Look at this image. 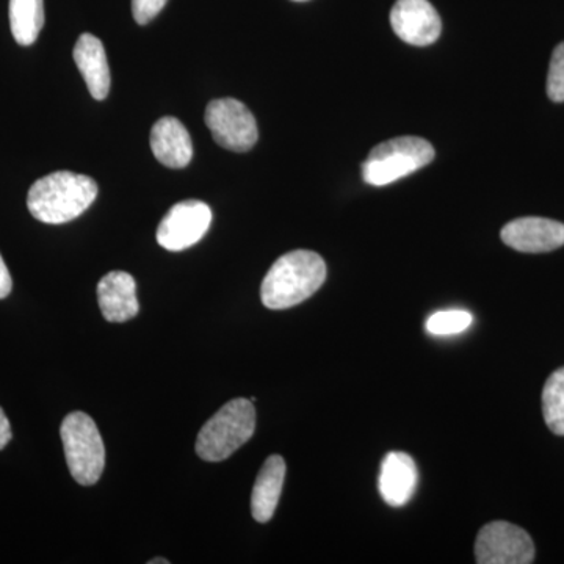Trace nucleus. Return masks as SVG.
<instances>
[{
    "mask_svg": "<svg viewBox=\"0 0 564 564\" xmlns=\"http://www.w3.org/2000/svg\"><path fill=\"white\" fill-rule=\"evenodd\" d=\"M503 243L521 252H549L558 250L564 245L563 223L549 218H518L503 226L500 232Z\"/></svg>",
    "mask_w": 564,
    "mask_h": 564,
    "instance_id": "nucleus-10",
    "label": "nucleus"
},
{
    "mask_svg": "<svg viewBox=\"0 0 564 564\" xmlns=\"http://www.w3.org/2000/svg\"><path fill=\"white\" fill-rule=\"evenodd\" d=\"M151 148L155 159L169 169H185L192 162V137L177 118L163 117L155 122Z\"/></svg>",
    "mask_w": 564,
    "mask_h": 564,
    "instance_id": "nucleus-12",
    "label": "nucleus"
},
{
    "mask_svg": "<svg viewBox=\"0 0 564 564\" xmlns=\"http://www.w3.org/2000/svg\"><path fill=\"white\" fill-rule=\"evenodd\" d=\"M169 0H132L133 20L140 25L150 24L163 10Z\"/></svg>",
    "mask_w": 564,
    "mask_h": 564,
    "instance_id": "nucleus-20",
    "label": "nucleus"
},
{
    "mask_svg": "<svg viewBox=\"0 0 564 564\" xmlns=\"http://www.w3.org/2000/svg\"><path fill=\"white\" fill-rule=\"evenodd\" d=\"M470 323H473V314L467 311H441L426 321V332L433 336H451V334L466 332Z\"/></svg>",
    "mask_w": 564,
    "mask_h": 564,
    "instance_id": "nucleus-18",
    "label": "nucleus"
},
{
    "mask_svg": "<svg viewBox=\"0 0 564 564\" xmlns=\"http://www.w3.org/2000/svg\"><path fill=\"white\" fill-rule=\"evenodd\" d=\"M10 25L18 44L35 43L44 25L43 0H10Z\"/></svg>",
    "mask_w": 564,
    "mask_h": 564,
    "instance_id": "nucleus-16",
    "label": "nucleus"
},
{
    "mask_svg": "<svg viewBox=\"0 0 564 564\" xmlns=\"http://www.w3.org/2000/svg\"><path fill=\"white\" fill-rule=\"evenodd\" d=\"M543 414L549 430L564 436V367L555 370L543 389Z\"/></svg>",
    "mask_w": 564,
    "mask_h": 564,
    "instance_id": "nucleus-17",
    "label": "nucleus"
},
{
    "mask_svg": "<svg viewBox=\"0 0 564 564\" xmlns=\"http://www.w3.org/2000/svg\"><path fill=\"white\" fill-rule=\"evenodd\" d=\"M63 451L70 477L82 486L98 484L106 467V447L90 415L76 411L62 422Z\"/></svg>",
    "mask_w": 564,
    "mask_h": 564,
    "instance_id": "nucleus-4",
    "label": "nucleus"
},
{
    "mask_svg": "<svg viewBox=\"0 0 564 564\" xmlns=\"http://www.w3.org/2000/svg\"><path fill=\"white\" fill-rule=\"evenodd\" d=\"M254 430V404L234 399L204 423L196 440V455L207 463L225 462L251 440Z\"/></svg>",
    "mask_w": 564,
    "mask_h": 564,
    "instance_id": "nucleus-3",
    "label": "nucleus"
},
{
    "mask_svg": "<svg viewBox=\"0 0 564 564\" xmlns=\"http://www.w3.org/2000/svg\"><path fill=\"white\" fill-rule=\"evenodd\" d=\"M325 280L326 263L321 254L307 250L288 252L263 278V306L273 311L289 310L311 299Z\"/></svg>",
    "mask_w": 564,
    "mask_h": 564,
    "instance_id": "nucleus-1",
    "label": "nucleus"
},
{
    "mask_svg": "<svg viewBox=\"0 0 564 564\" xmlns=\"http://www.w3.org/2000/svg\"><path fill=\"white\" fill-rule=\"evenodd\" d=\"M98 303L107 322L124 323L137 317L140 304L132 274L107 273L98 284Z\"/></svg>",
    "mask_w": 564,
    "mask_h": 564,
    "instance_id": "nucleus-11",
    "label": "nucleus"
},
{
    "mask_svg": "<svg viewBox=\"0 0 564 564\" xmlns=\"http://www.w3.org/2000/svg\"><path fill=\"white\" fill-rule=\"evenodd\" d=\"M11 441V426L9 419H7L6 413H3L2 408H0V451L6 448V445Z\"/></svg>",
    "mask_w": 564,
    "mask_h": 564,
    "instance_id": "nucleus-22",
    "label": "nucleus"
},
{
    "mask_svg": "<svg viewBox=\"0 0 564 564\" xmlns=\"http://www.w3.org/2000/svg\"><path fill=\"white\" fill-rule=\"evenodd\" d=\"M151 564H159V563H162V564H169V560H163V558H158V560H151L150 562Z\"/></svg>",
    "mask_w": 564,
    "mask_h": 564,
    "instance_id": "nucleus-23",
    "label": "nucleus"
},
{
    "mask_svg": "<svg viewBox=\"0 0 564 564\" xmlns=\"http://www.w3.org/2000/svg\"><path fill=\"white\" fill-rule=\"evenodd\" d=\"M285 462L280 455H272L259 470L251 494V513L254 521L265 524L273 518L284 486Z\"/></svg>",
    "mask_w": 564,
    "mask_h": 564,
    "instance_id": "nucleus-15",
    "label": "nucleus"
},
{
    "mask_svg": "<svg viewBox=\"0 0 564 564\" xmlns=\"http://www.w3.org/2000/svg\"><path fill=\"white\" fill-rule=\"evenodd\" d=\"M11 289H13V281H11L9 267H7L2 256H0V300L7 299L10 295Z\"/></svg>",
    "mask_w": 564,
    "mask_h": 564,
    "instance_id": "nucleus-21",
    "label": "nucleus"
},
{
    "mask_svg": "<svg viewBox=\"0 0 564 564\" xmlns=\"http://www.w3.org/2000/svg\"><path fill=\"white\" fill-rule=\"evenodd\" d=\"M391 24L397 36L413 46L433 44L443 31L440 13L429 0H397Z\"/></svg>",
    "mask_w": 564,
    "mask_h": 564,
    "instance_id": "nucleus-9",
    "label": "nucleus"
},
{
    "mask_svg": "<svg viewBox=\"0 0 564 564\" xmlns=\"http://www.w3.org/2000/svg\"><path fill=\"white\" fill-rule=\"evenodd\" d=\"M434 148L419 137H399L383 141L370 151L362 163V180L375 187H384L410 176L432 163Z\"/></svg>",
    "mask_w": 564,
    "mask_h": 564,
    "instance_id": "nucleus-5",
    "label": "nucleus"
},
{
    "mask_svg": "<svg viewBox=\"0 0 564 564\" xmlns=\"http://www.w3.org/2000/svg\"><path fill=\"white\" fill-rule=\"evenodd\" d=\"M547 95L551 101L564 102V41L555 47L549 66Z\"/></svg>",
    "mask_w": 564,
    "mask_h": 564,
    "instance_id": "nucleus-19",
    "label": "nucleus"
},
{
    "mask_svg": "<svg viewBox=\"0 0 564 564\" xmlns=\"http://www.w3.org/2000/svg\"><path fill=\"white\" fill-rule=\"evenodd\" d=\"M417 486V467L414 459L403 452H391L381 464L380 492L391 507L410 502Z\"/></svg>",
    "mask_w": 564,
    "mask_h": 564,
    "instance_id": "nucleus-14",
    "label": "nucleus"
},
{
    "mask_svg": "<svg viewBox=\"0 0 564 564\" xmlns=\"http://www.w3.org/2000/svg\"><path fill=\"white\" fill-rule=\"evenodd\" d=\"M98 184L90 176L57 172L41 177L32 185L28 207L39 221L63 225L76 220L98 196Z\"/></svg>",
    "mask_w": 564,
    "mask_h": 564,
    "instance_id": "nucleus-2",
    "label": "nucleus"
},
{
    "mask_svg": "<svg viewBox=\"0 0 564 564\" xmlns=\"http://www.w3.org/2000/svg\"><path fill=\"white\" fill-rule=\"evenodd\" d=\"M475 560L480 564L533 563V540L521 527L505 521L491 522L478 533Z\"/></svg>",
    "mask_w": 564,
    "mask_h": 564,
    "instance_id": "nucleus-7",
    "label": "nucleus"
},
{
    "mask_svg": "<svg viewBox=\"0 0 564 564\" xmlns=\"http://www.w3.org/2000/svg\"><path fill=\"white\" fill-rule=\"evenodd\" d=\"M293 2H307V0H293Z\"/></svg>",
    "mask_w": 564,
    "mask_h": 564,
    "instance_id": "nucleus-24",
    "label": "nucleus"
},
{
    "mask_svg": "<svg viewBox=\"0 0 564 564\" xmlns=\"http://www.w3.org/2000/svg\"><path fill=\"white\" fill-rule=\"evenodd\" d=\"M212 209L206 203L188 199L174 204L158 229V242L169 251H184L209 231Z\"/></svg>",
    "mask_w": 564,
    "mask_h": 564,
    "instance_id": "nucleus-8",
    "label": "nucleus"
},
{
    "mask_svg": "<svg viewBox=\"0 0 564 564\" xmlns=\"http://www.w3.org/2000/svg\"><path fill=\"white\" fill-rule=\"evenodd\" d=\"M207 128L225 150L247 152L259 139L258 122L250 109L237 99H215L207 104Z\"/></svg>",
    "mask_w": 564,
    "mask_h": 564,
    "instance_id": "nucleus-6",
    "label": "nucleus"
},
{
    "mask_svg": "<svg viewBox=\"0 0 564 564\" xmlns=\"http://www.w3.org/2000/svg\"><path fill=\"white\" fill-rule=\"evenodd\" d=\"M73 57L93 98L104 101L109 96L111 79L102 41L91 33H82L74 46Z\"/></svg>",
    "mask_w": 564,
    "mask_h": 564,
    "instance_id": "nucleus-13",
    "label": "nucleus"
}]
</instances>
